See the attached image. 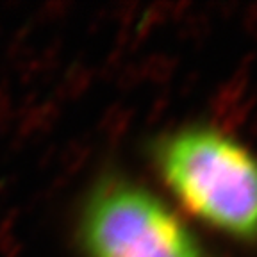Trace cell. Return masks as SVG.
Wrapping results in <instances>:
<instances>
[{"mask_svg":"<svg viewBox=\"0 0 257 257\" xmlns=\"http://www.w3.org/2000/svg\"><path fill=\"white\" fill-rule=\"evenodd\" d=\"M80 241L88 257H205L165 202L118 177L104 179L88 197Z\"/></svg>","mask_w":257,"mask_h":257,"instance_id":"obj_2","label":"cell"},{"mask_svg":"<svg viewBox=\"0 0 257 257\" xmlns=\"http://www.w3.org/2000/svg\"><path fill=\"white\" fill-rule=\"evenodd\" d=\"M157 168L189 213L239 239L257 237V159L229 136L191 127L157 141Z\"/></svg>","mask_w":257,"mask_h":257,"instance_id":"obj_1","label":"cell"}]
</instances>
